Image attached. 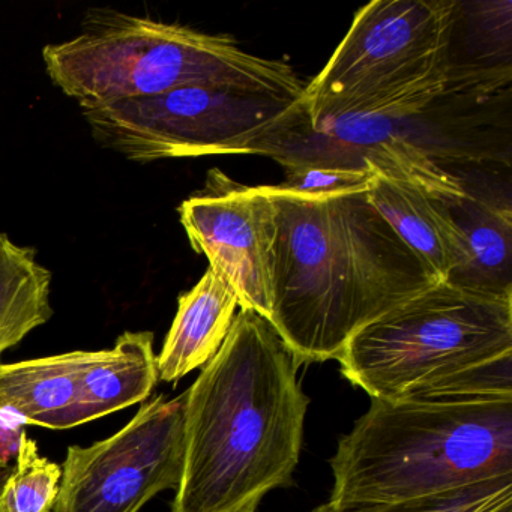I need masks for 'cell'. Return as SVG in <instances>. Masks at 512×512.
<instances>
[{"instance_id":"1","label":"cell","mask_w":512,"mask_h":512,"mask_svg":"<svg viewBox=\"0 0 512 512\" xmlns=\"http://www.w3.org/2000/svg\"><path fill=\"white\" fill-rule=\"evenodd\" d=\"M367 190L266 187L275 224L269 322L299 367L340 358L353 335L440 283Z\"/></svg>"},{"instance_id":"2","label":"cell","mask_w":512,"mask_h":512,"mask_svg":"<svg viewBox=\"0 0 512 512\" xmlns=\"http://www.w3.org/2000/svg\"><path fill=\"white\" fill-rule=\"evenodd\" d=\"M298 362L265 317L241 310L185 391L184 470L172 512H256L290 487L310 398Z\"/></svg>"},{"instance_id":"3","label":"cell","mask_w":512,"mask_h":512,"mask_svg":"<svg viewBox=\"0 0 512 512\" xmlns=\"http://www.w3.org/2000/svg\"><path fill=\"white\" fill-rule=\"evenodd\" d=\"M329 463L337 509L512 476V398H371Z\"/></svg>"},{"instance_id":"4","label":"cell","mask_w":512,"mask_h":512,"mask_svg":"<svg viewBox=\"0 0 512 512\" xmlns=\"http://www.w3.org/2000/svg\"><path fill=\"white\" fill-rule=\"evenodd\" d=\"M52 82L82 109L196 85H233L302 97L290 65L257 58L226 35L113 10L89 11L82 34L43 50Z\"/></svg>"},{"instance_id":"5","label":"cell","mask_w":512,"mask_h":512,"mask_svg":"<svg viewBox=\"0 0 512 512\" xmlns=\"http://www.w3.org/2000/svg\"><path fill=\"white\" fill-rule=\"evenodd\" d=\"M512 356V298L440 281L353 335L344 379L380 400H445L464 373Z\"/></svg>"},{"instance_id":"6","label":"cell","mask_w":512,"mask_h":512,"mask_svg":"<svg viewBox=\"0 0 512 512\" xmlns=\"http://www.w3.org/2000/svg\"><path fill=\"white\" fill-rule=\"evenodd\" d=\"M455 5L452 0L365 5L328 64L305 86L299 112L308 122L428 113L448 92Z\"/></svg>"},{"instance_id":"7","label":"cell","mask_w":512,"mask_h":512,"mask_svg":"<svg viewBox=\"0 0 512 512\" xmlns=\"http://www.w3.org/2000/svg\"><path fill=\"white\" fill-rule=\"evenodd\" d=\"M302 97L233 85H196L83 109L92 136L128 160L242 155Z\"/></svg>"},{"instance_id":"8","label":"cell","mask_w":512,"mask_h":512,"mask_svg":"<svg viewBox=\"0 0 512 512\" xmlns=\"http://www.w3.org/2000/svg\"><path fill=\"white\" fill-rule=\"evenodd\" d=\"M185 394L143 403L118 433L94 445L70 446L52 512H139L176 490L184 470Z\"/></svg>"},{"instance_id":"9","label":"cell","mask_w":512,"mask_h":512,"mask_svg":"<svg viewBox=\"0 0 512 512\" xmlns=\"http://www.w3.org/2000/svg\"><path fill=\"white\" fill-rule=\"evenodd\" d=\"M179 206L196 253L235 290L241 310L271 317L274 205L266 187H242L221 175Z\"/></svg>"},{"instance_id":"10","label":"cell","mask_w":512,"mask_h":512,"mask_svg":"<svg viewBox=\"0 0 512 512\" xmlns=\"http://www.w3.org/2000/svg\"><path fill=\"white\" fill-rule=\"evenodd\" d=\"M86 352L0 364V421L50 430L79 427V379Z\"/></svg>"},{"instance_id":"11","label":"cell","mask_w":512,"mask_h":512,"mask_svg":"<svg viewBox=\"0 0 512 512\" xmlns=\"http://www.w3.org/2000/svg\"><path fill=\"white\" fill-rule=\"evenodd\" d=\"M373 170V169H371ZM367 197L401 241L446 281L463 254V236L451 205L416 185L373 170Z\"/></svg>"},{"instance_id":"12","label":"cell","mask_w":512,"mask_h":512,"mask_svg":"<svg viewBox=\"0 0 512 512\" xmlns=\"http://www.w3.org/2000/svg\"><path fill=\"white\" fill-rule=\"evenodd\" d=\"M238 307L232 284L209 268L190 292L179 296L178 313L157 356L160 380L178 383L205 367L223 346Z\"/></svg>"},{"instance_id":"13","label":"cell","mask_w":512,"mask_h":512,"mask_svg":"<svg viewBox=\"0 0 512 512\" xmlns=\"http://www.w3.org/2000/svg\"><path fill=\"white\" fill-rule=\"evenodd\" d=\"M158 380L152 332H124L112 349L86 352L79 379L80 425L145 403Z\"/></svg>"},{"instance_id":"14","label":"cell","mask_w":512,"mask_h":512,"mask_svg":"<svg viewBox=\"0 0 512 512\" xmlns=\"http://www.w3.org/2000/svg\"><path fill=\"white\" fill-rule=\"evenodd\" d=\"M463 236V254L446 283L512 298V218L509 206L472 194L451 206Z\"/></svg>"},{"instance_id":"15","label":"cell","mask_w":512,"mask_h":512,"mask_svg":"<svg viewBox=\"0 0 512 512\" xmlns=\"http://www.w3.org/2000/svg\"><path fill=\"white\" fill-rule=\"evenodd\" d=\"M50 295L52 272L37 251L0 233V355L52 319Z\"/></svg>"},{"instance_id":"16","label":"cell","mask_w":512,"mask_h":512,"mask_svg":"<svg viewBox=\"0 0 512 512\" xmlns=\"http://www.w3.org/2000/svg\"><path fill=\"white\" fill-rule=\"evenodd\" d=\"M62 467L43 457L37 442L20 433L17 464L0 488V512H52Z\"/></svg>"},{"instance_id":"17","label":"cell","mask_w":512,"mask_h":512,"mask_svg":"<svg viewBox=\"0 0 512 512\" xmlns=\"http://www.w3.org/2000/svg\"><path fill=\"white\" fill-rule=\"evenodd\" d=\"M311 512H512V476H497L469 487L400 502L341 509L325 503Z\"/></svg>"},{"instance_id":"18","label":"cell","mask_w":512,"mask_h":512,"mask_svg":"<svg viewBox=\"0 0 512 512\" xmlns=\"http://www.w3.org/2000/svg\"><path fill=\"white\" fill-rule=\"evenodd\" d=\"M284 170H286V181L278 187L304 194L365 190L373 176L371 169H346V167L293 166L284 167Z\"/></svg>"},{"instance_id":"19","label":"cell","mask_w":512,"mask_h":512,"mask_svg":"<svg viewBox=\"0 0 512 512\" xmlns=\"http://www.w3.org/2000/svg\"><path fill=\"white\" fill-rule=\"evenodd\" d=\"M5 466V460H2V458H0V470H2V467Z\"/></svg>"}]
</instances>
